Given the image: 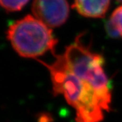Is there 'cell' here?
<instances>
[{
    "mask_svg": "<svg viewBox=\"0 0 122 122\" xmlns=\"http://www.w3.org/2000/svg\"><path fill=\"white\" fill-rule=\"evenodd\" d=\"M78 36L52 63L36 59L50 73L52 91L62 95L75 110L76 122H102L110 112L111 87L104 71V59Z\"/></svg>",
    "mask_w": 122,
    "mask_h": 122,
    "instance_id": "obj_1",
    "label": "cell"
},
{
    "mask_svg": "<svg viewBox=\"0 0 122 122\" xmlns=\"http://www.w3.org/2000/svg\"><path fill=\"white\" fill-rule=\"evenodd\" d=\"M7 38L19 55L25 58L38 59L49 51L54 54L57 43L51 29L31 15L10 24Z\"/></svg>",
    "mask_w": 122,
    "mask_h": 122,
    "instance_id": "obj_2",
    "label": "cell"
},
{
    "mask_svg": "<svg viewBox=\"0 0 122 122\" xmlns=\"http://www.w3.org/2000/svg\"><path fill=\"white\" fill-rule=\"evenodd\" d=\"M32 12L47 27H58L68 18L69 5L67 0H34Z\"/></svg>",
    "mask_w": 122,
    "mask_h": 122,
    "instance_id": "obj_3",
    "label": "cell"
},
{
    "mask_svg": "<svg viewBox=\"0 0 122 122\" xmlns=\"http://www.w3.org/2000/svg\"><path fill=\"white\" fill-rule=\"evenodd\" d=\"M110 5V0H74L73 7L86 18H104Z\"/></svg>",
    "mask_w": 122,
    "mask_h": 122,
    "instance_id": "obj_4",
    "label": "cell"
},
{
    "mask_svg": "<svg viewBox=\"0 0 122 122\" xmlns=\"http://www.w3.org/2000/svg\"><path fill=\"white\" fill-rule=\"evenodd\" d=\"M106 28L110 36L122 37V5L112 12Z\"/></svg>",
    "mask_w": 122,
    "mask_h": 122,
    "instance_id": "obj_5",
    "label": "cell"
},
{
    "mask_svg": "<svg viewBox=\"0 0 122 122\" xmlns=\"http://www.w3.org/2000/svg\"><path fill=\"white\" fill-rule=\"evenodd\" d=\"M29 0H0L2 7L8 13L20 11Z\"/></svg>",
    "mask_w": 122,
    "mask_h": 122,
    "instance_id": "obj_6",
    "label": "cell"
},
{
    "mask_svg": "<svg viewBox=\"0 0 122 122\" xmlns=\"http://www.w3.org/2000/svg\"><path fill=\"white\" fill-rule=\"evenodd\" d=\"M116 1H118V2H121V3H122V0H116Z\"/></svg>",
    "mask_w": 122,
    "mask_h": 122,
    "instance_id": "obj_7",
    "label": "cell"
}]
</instances>
